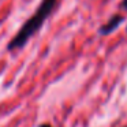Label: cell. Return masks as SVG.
I'll use <instances>...</instances> for the list:
<instances>
[{
    "instance_id": "6da1fadb",
    "label": "cell",
    "mask_w": 127,
    "mask_h": 127,
    "mask_svg": "<svg viewBox=\"0 0 127 127\" xmlns=\"http://www.w3.org/2000/svg\"><path fill=\"white\" fill-rule=\"evenodd\" d=\"M58 6V0H41L38 8L36 10L33 15L22 25V28L18 30V33L14 36V38L7 44L8 51H17L25 47V44L41 29L44 22L49 18L52 11Z\"/></svg>"
},
{
    "instance_id": "7a4b0ae2",
    "label": "cell",
    "mask_w": 127,
    "mask_h": 127,
    "mask_svg": "<svg viewBox=\"0 0 127 127\" xmlns=\"http://www.w3.org/2000/svg\"><path fill=\"white\" fill-rule=\"evenodd\" d=\"M123 21H124L123 15L116 14V15H113V17H111V19L98 29V34L100 36H108V34H111L112 32H115L116 29L120 26V23L123 22Z\"/></svg>"
},
{
    "instance_id": "3957f363",
    "label": "cell",
    "mask_w": 127,
    "mask_h": 127,
    "mask_svg": "<svg viewBox=\"0 0 127 127\" xmlns=\"http://www.w3.org/2000/svg\"><path fill=\"white\" fill-rule=\"evenodd\" d=\"M120 7L123 10H126L127 11V0H122V3H120Z\"/></svg>"
},
{
    "instance_id": "277c9868",
    "label": "cell",
    "mask_w": 127,
    "mask_h": 127,
    "mask_svg": "<svg viewBox=\"0 0 127 127\" xmlns=\"http://www.w3.org/2000/svg\"><path fill=\"white\" fill-rule=\"evenodd\" d=\"M40 127H51L49 124H42V126H40Z\"/></svg>"
},
{
    "instance_id": "5b68a950",
    "label": "cell",
    "mask_w": 127,
    "mask_h": 127,
    "mask_svg": "<svg viewBox=\"0 0 127 127\" xmlns=\"http://www.w3.org/2000/svg\"><path fill=\"white\" fill-rule=\"evenodd\" d=\"M126 32H127V28H126Z\"/></svg>"
}]
</instances>
